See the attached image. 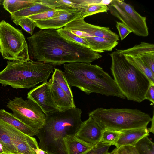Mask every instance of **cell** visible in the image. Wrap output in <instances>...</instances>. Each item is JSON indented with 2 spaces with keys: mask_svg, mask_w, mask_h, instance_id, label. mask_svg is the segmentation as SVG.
<instances>
[{
  "mask_svg": "<svg viewBox=\"0 0 154 154\" xmlns=\"http://www.w3.org/2000/svg\"><path fill=\"white\" fill-rule=\"evenodd\" d=\"M151 125L150 128H148V130H149V132L152 133L153 134L154 133V115H153L152 117V119L151 121Z\"/></svg>",
  "mask_w": 154,
  "mask_h": 154,
  "instance_id": "obj_39",
  "label": "cell"
},
{
  "mask_svg": "<svg viewBox=\"0 0 154 154\" xmlns=\"http://www.w3.org/2000/svg\"><path fill=\"white\" fill-rule=\"evenodd\" d=\"M63 140L66 154H86L95 145L82 140L75 135H66Z\"/></svg>",
  "mask_w": 154,
  "mask_h": 154,
  "instance_id": "obj_17",
  "label": "cell"
},
{
  "mask_svg": "<svg viewBox=\"0 0 154 154\" xmlns=\"http://www.w3.org/2000/svg\"><path fill=\"white\" fill-rule=\"evenodd\" d=\"M112 0H73L77 4L78 10H82L89 6L97 4L108 5Z\"/></svg>",
  "mask_w": 154,
  "mask_h": 154,
  "instance_id": "obj_33",
  "label": "cell"
},
{
  "mask_svg": "<svg viewBox=\"0 0 154 154\" xmlns=\"http://www.w3.org/2000/svg\"><path fill=\"white\" fill-rule=\"evenodd\" d=\"M121 132L103 130L100 142L110 143L112 145H114L119 138Z\"/></svg>",
  "mask_w": 154,
  "mask_h": 154,
  "instance_id": "obj_32",
  "label": "cell"
},
{
  "mask_svg": "<svg viewBox=\"0 0 154 154\" xmlns=\"http://www.w3.org/2000/svg\"><path fill=\"white\" fill-rule=\"evenodd\" d=\"M36 154H48V152L39 148L35 149Z\"/></svg>",
  "mask_w": 154,
  "mask_h": 154,
  "instance_id": "obj_40",
  "label": "cell"
},
{
  "mask_svg": "<svg viewBox=\"0 0 154 154\" xmlns=\"http://www.w3.org/2000/svg\"><path fill=\"white\" fill-rule=\"evenodd\" d=\"M67 9L55 8L36 14L31 15L27 17L34 21L42 20H47L56 17Z\"/></svg>",
  "mask_w": 154,
  "mask_h": 154,
  "instance_id": "obj_31",
  "label": "cell"
},
{
  "mask_svg": "<svg viewBox=\"0 0 154 154\" xmlns=\"http://www.w3.org/2000/svg\"><path fill=\"white\" fill-rule=\"evenodd\" d=\"M63 28L81 31L93 36L104 38L112 41L119 40L118 35L112 31L109 28L88 23L81 17L68 23Z\"/></svg>",
  "mask_w": 154,
  "mask_h": 154,
  "instance_id": "obj_11",
  "label": "cell"
},
{
  "mask_svg": "<svg viewBox=\"0 0 154 154\" xmlns=\"http://www.w3.org/2000/svg\"><path fill=\"white\" fill-rule=\"evenodd\" d=\"M53 69L52 65L43 62L8 61L6 67L0 72V83L17 89L29 88L47 81Z\"/></svg>",
  "mask_w": 154,
  "mask_h": 154,
  "instance_id": "obj_5",
  "label": "cell"
},
{
  "mask_svg": "<svg viewBox=\"0 0 154 154\" xmlns=\"http://www.w3.org/2000/svg\"><path fill=\"white\" fill-rule=\"evenodd\" d=\"M83 38L88 43L89 48L98 53L111 51L118 44V41L100 37L92 36Z\"/></svg>",
  "mask_w": 154,
  "mask_h": 154,
  "instance_id": "obj_19",
  "label": "cell"
},
{
  "mask_svg": "<svg viewBox=\"0 0 154 154\" xmlns=\"http://www.w3.org/2000/svg\"><path fill=\"white\" fill-rule=\"evenodd\" d=\"M124 154H139L135 147L130 146H124L118 148Z\"/></svg>",
  "mask_w": 154,
  "mask_h": 154,
  "instance_id": "obj_37",
  "label": "cell"
},
{
  "mask_svg": "<svg viewBox=\"0 0 154 154\" xmlns=\"http://www.w3.org/2000/svg\"><path fill=\"white\" fill-rule=\"evenodd\" d=\"M82 11L79 10L67 9L56 17L45 20L34 21L36 27L41 29H57L81 17Z\"/></svg>",
  "mask_w": 154,
  "mask_h": 154,
  "instance_id": "obj_13",
  "label": "cell"
},
{
  "mask_svg": "<svg viewBox=\"0 0 154 154\" xmlns=\"http://www.w3.org/2000/svg\"><path fill=\"white\" fill-rule=\"evenodd\" d=\"M109 154H110V153H109Z\"/></svg>",
  "mask_w": 154,
  "mask_h": 154,
  "instance_id": "obj_45",
  "label": "cell"
},
{
  "mask_svg": "<svg viewBox=\"0 0 154 154\" xmlns=\"http://www.w3.org/2000/svg\"><path fill=\"white\" fill-rule=\"evenodd\" d=\"M57 30L58 33L66 39L90 48L89 43L86 40L75 35L69 30L63 28Z\"/></svg>",
  "mask_w": 154,
  "mask_h": 154,
  "instance_id": "obj_29",
  "label": "cell"
},
{
  "mask_svg": "<svg viewBox=\"0 0 154 154\" xmlns=\"http://www.w3.org/2000/svg\"><path fill=\"white\" fill-rule=\"evenodd\" d=\"M27 99L35 103L45 114L58 111L53 102L48 82H44L30 90L27 94Z\"/></svg>",
  "mask_w": 154,
  "mask_h": 154,
  "instance_id": "obj_12",
  "label": "cell"
},
{
  "mask_svg": "<svg viewBox=\"0 0 154 154\" xmlns=\"http://www.w3.org/2000/svg\"><path fill=\"white\" fill-rule=\"evenodd\" d=\"M111 146L110 143L100 142L86 154H109L108 151Z\"/></svg>",
  "mask_w": 154,
  "mask_h": 154,
  "instance_id": "obj_34",
  "label": "cell"
},
{
  "mask_svg": "<svg viewBox=\"0 0 154 154\" xmlns=\"http://www.w3.org/2000/svg\"><path fill=\"white\" fill-rule=\"evenodd\" d=\"M124 56L130 63L144 74L152 82L154 83V73L140 57L128 55Z\"/></svg>",
  "mask_w": 154,
  "mask_h": 154,
  "instance_id": "obj_23",
  "label": "cell"
},
{
  "mask_svg": "<svg viewBox=\"0 0 154 154\" xmlns=\"http://www.w3.org/2000/svg\"><path fill=\"white\" fill-rule=\"evenodd\" d=\"M27 39L31 57L52 65L76 62L90 63L102 57L90 48L66 39L57 29H41Z\"/></svg>",
  "mask_w": 154,
  "mask_h": 154,
  "instance_id": "obj_1",
  "label": "cell"
},
{
  "mask_svg": "<svg viewBox=\"0 0 154 154\" xmlns=\"http://www.w3.org/2000/svg\"><path fill=\"white\" fill-rule=\"evenodd\" d=\"M134 147L139 154H154V143L148 136L141 139Z\"/></svg>",
  "mask_w": 154,
  "mask_h": 154,
  "instance_id": "obj_27",
  "label": "cell"
},
{
  "mask_svg": "<svg viewBox=\"0 0 154 154\" xmlns=\"http://www.w3.org/2000/svg\"><path fill=\"white\" fill-rule=\"evenodd\" d=\"M139 57L154 73V52L144 54Z\"/></svg>",
  "mask_w": 154,
  "mask_h": 154,
  "instance_id": "obj_35",
  "label": "cell"
},
{
  "mask_svg": "<svg viewBox=\"0 0 154 154\" xmlns=\"http://www.w3.org/2000/svg\"><path fill=\"white\" fill-rule=\"evenodd\" d=\"M17 26H20L25 31L32 35L33 34L34 29L36 27L35 22L27 17H20L12 20Z\"/></svg>",
  "mask_w": 154,
  "mask_h": 154,
  "instance_id": "obj_28",
  "label": "cell"
},
{
  "mask_svg": "<svg viewBox=\"0 0 154 154\" xmlns=\"http://www.w3.org/2000/svg\"><path fill=\"white\" fill-rule=\"evenodd\" d=\"M82 113L76 107L45 114V124L36 135L39 148L48 153L66 154L63 138L76 133L82 122Z\"/></svg>",
  "mask_w": 154,
  "mask_h": 154,
  "instance_id": "obj_2",
  "label": "cell"
},
{
  "mask_svg": "<svg viewBox=\"0 0 154 154\" xmlns=\"http://www.w3.org/2000/svg\"><path fill=\"white\" fill-rule=\"evenodd\" d=\"M63 67L70 87H76L87 94L94 93L126 98L114 79L97 65L76 62L65 64Z\"/></svg>",
  "mask_w": 154,
  "mask_h": 154,
  "instance_id": "obj_3",
  "label": "cell"
},
{
  "mask_svg": "<svg viewBox=\"0 0 154 154\" xmlns=\"http://www.w3.org/2000/svg\"><path fill=\"white\" fill-rule=\"evenodd\" d=\"M0 120L31 137L36 136L39 130L29 127L15 117L12 113L4 109H0Z\"/></svg>",
  "mask_w": 154,
  "mask_h": 154,
  "instance_id": "obj_18",
  "label": "cell"
},
{
  "mask_svg": "<svg viewBox=\"0 0 154 154\" xmlns=\"http://www.w3.org/2000/svg\"><path fill=\"white\" fill-rule=\"evenodd\" d=\"M53 9L40 0H37V2L32 6L11 14V18L13 20L20 17H27Z\"/></svg>",
  "mask_w": 154,
  "mask_h": 154,
  "instance_id": "obj_20",
  "label": "cell"
},
{
  "mask_svg": "<svg viewBox=\"0 0 154 154\" xmlns=\"http://www.w3.org/2000/svg\"><path fill=\"white\" fill-rule=\"evenodd\" d=\"M112 15L118 18L136 35H149L146 17L140 15L134 7L123 0H112L108 5Z\"/></svg>",
  "mask_w": 154,
  "mask_h": 154,
  "instance_id": "obj_8",
  "label": "cell"
},
{
  "mask_svg": "<svg viewBox=\"0 0 154 154\" xmlns=\"http://www.w3.org/2000/svg\"><path fill=\"white\" fill-rule=\"evenodd\" d=\"M9 154H13L10 153Z\"/></svg>",
  "mask_w": 154,
  "mask_h": 154,
  "instance_id": "obj_44",
  "label": "cell"
},
{
  "mask_svg": "<svg viewBox=\"0 0 154 154\" xmlns=\"http://www.w3.org/2000/svg\"><path fill=\"white\" fill-rule=\"evenodd\" d=\"M53 9H78L77 4L73 0H40Z\"/></svg>",
  "mask_w": 154,
  "mask_h": 154,
  "instance_id": "obj_26",
  "label": "cell"
},
{
  "mask_svg": "<svg viewBox=\"0 0 154 154\" xmlns=\"http://www.w3.org/2000/svg\"><path fill=\"white\" fill-rule=\"evenodd\" d=\"M4 152L8 153L2 145L0 143V154Z\"/></svg>",
  "mask_w": 154,
  "mask_h": 154,
  "instance_id": "obj_41",
  "label": "cell"
},
{
  "mask_svg": "<svg viewBox=\"0 0 154 154\" xmlns=\"http://www.w3.org/2000/svg\"><path fill=\"white\" fill-rule=\"evenodd\" d=\"M0 143L7 152L13 154H17L2 121L0 120Z\"/></svg>",
  "mask_w": 154,
  "mask_h": 154,
  "instance_id": "obj_25",
  "label": "cell"
},
{
  "mask_svg": "<svg viewBox=\"0 0 154 154\" xmlns=\"http://www.w3.org/2000/svg\"><path fill=\"white\" fill-rule=\"evenodd\" d=\"M0 52L5 59L21 62L31 60L21 30L4 20L0 22Z\"/></svg>",
  "mask_w": 154,
  "mask_h": 154,
  "instance_id": "obj_7",
  "label": "cell"
},
{
  "mask_svg": "<svg viewBox=\"0 0 154 154\" xmlns=\"http://www.w3.org/2000/svg\"><path fill=\"white\" fill-rule=\"evenodd\" d=\"M37 2V0H5L2 3L4 8L11 14L28 8Z\"/></svg>",
  "mask_w": 154,
  "mask_h": 154,
  "instance_id": "obj_22",
  "label": "cell"
},
{
  "mask_svg": "<svg viewBox=\"0 0 154 154\" xmlns=\"http://www.w3.org/2000/svg\"><path fill=\"white\" fill-rule=\"evenodd\" d=\"M145 99H147L154 103V83H151L146 94Z\"/></svg>",
  "mask_w": 154,
  "mask_h": 154,
  "instance_id": "obj_38",
  "label": "cell"
},
{
  "mask_svg": "<svg viewBox=\"0 0 154 154\" xmlns=\"http://www.w3.org/2000/svg\"><path fill=\"white\" fill-rule=\"evenodd\" d=\"M51 78L70 98L73 99L71 89L67 81L64 72L60 69L55 68Z\"/></svg>",
  "mask_w": 154,
  "mask_h": 154,
  "instance_id": "obj_24",
  "label": "cell"
},
{
  "mask_svg": "<svg viewBox=\"0 0 154 154\" xmlns=\"http://www.w3.org/2000/svg\"><path fill=\"white\" fill-rule=\"evenodd\" d=\"M5 106L12 111L15 117L31 128L39 130L45 124V114L31 100L15 97L12 100H9Z\"/></svg>",
  "mask_w": 154,
  "mask_h": 154,
  "instance_id": "obj_9",
  "label": "cell"
},
{
  "mask_svg": "<svg viewBox=\"0 0 154 154\" xmlns=\"http://www.w3.org/2000/svg\"><path fill=\"white\" fill-rule=\"evenodd\" d=\"M48 154H57L54 153H48Z\"/></svg>",
  "mask_w": 154,
  "mask_h": 154,
  "instance_id": "obj_43",
  "label": "cell"
},
{
  "mask_svg": "<svg viewBox=\"0 0 154 154\" xmlns=\"http://www.w3.org/2000/svg\"><path fill=\"white\" fill-rule=\"evenodd\" d=\"M121 40H122L130 33L131 30L124 23L121 22H117L116 25Z\"/></svg>",
  "mask_w": 154,
  "mask_h": 154,
  "instance_id": "obj_36",
  "label": "cell"
},
{
  "mask_svg": "<svg viewBox=\"0 0 154 154\" xmlns=\"http://www.w3.org/2000/svg\"><path fill=\"white\" fill-rule=\"evenodd\" d=\"M9 153H8V152H4L1 153L0 154H9Z\"/></svg>",
  "mask_w": 154,
  "mask_h": 154,
  "instance_id": "obj_42",
  "label": "cell"
},
{
  "mask_svg": "<svg viewBox=\"0 0 154 154\" xmlns=\"http://www.w3.org/2000/svg\"><path fill=\"white\" fill-rule=\"evenodd\" d=\"M52 97L58 110L63 111L76 107L74 100L70 98L51 78L48 82Z\"/></svg>",
  "mask_w": 154,
  "mask_h": 154,
  "instance_id": "obj_15",
  "label": "cell"
},
{
  "mask_svg": "<svg viewBox=\"0 0 154 154\" xmlns=\"http://www.w3.org/2000/svg\"><path fill=\"white\" fill-rule=\"evenodd\" d=\"M109 54L114 79L125 98L139 103L144 100L146 92L153 83L130 63L123 54L116 51Z\"/></svg>",
  "mask_w": 154,
  "mask_h": 154,
  "instance_id": "obj_4",
  "label": "cell"
},
{
  "mask_svg": "<svg viewBox=\"0 0 154 154\" xmlns=\"http://www.w3.org/2000/svg\"><path fill=\"white\" fill-rule=\"evenodd\" d=\"M2 121L17 154H36L35 149L39 148L35 138L23 133L11 125Z\"/></svg>",
  "mask_w": 154,
  "mask_h": 154,
  "instance_id": "obj_10",
  "label": "cell"
},
{
  "mask_svg": "<svg viewBox=\"0 0 154 154\" xmlns=\"http://www.w3.org/2000/svg\"><path fill=\"white\" fill-rule=\"evenodd\" d=\"M147 127L127 130L121 132L117 141L114 145L116 148L124 146L134 147L141 139L149 135Z\"/></svg>",
  "mask_w": 154,
  "mask_h": 154,
  "instance_id": "obj_16",
  "label": "cell"
},
{
  "mask_svg": "<svg viewBox=\"0 0 154 154\" xmlns=\"http://www.w3.org/2000/svg\"><path fill=\"white\" fill-rule=\"evenodd\" d=\"M109 10L107 5L97 4L89 6L82 10L81 17L83 18L93 15L95 14L103 12H107Z\"/></svg>",
  "mask_w": 154,
  "mask_h": 154,
  "instance_id": "obj_30",
  "label": "cell"
},
{
  "mask_svg": "<svg viewBox=\"0 0 154 154\" xmlns=\"http://www.w3.org/2000/svg\"><path fill=\"white\" fill-rule=\"evenodd\" d=\"M116 51L124 55L134 57H139L142 54L154 52V45L152 44L141 42L132 47L125 50H118Z\"/></svg>",
  "mask_w": 154,
  "mask_h": 154,
  "instance_id": "obj_21",
  "label": "cell"
},
{
  "mask_svg": "<svg viewBox=\"0 0 154 154\" xmlns=\"http://www.w3.org/2000/svg\"><path fill=\"white\" fill-rule=\"evenodd\" d=\"M103 129L92 118L82 122L75 135L82 140L95 145L100 142Z\"/></svg>",
  "mask_w": 154,
  "mask_h": 154,
  "instance_id": "obj_14",
  "label": "cell"
},
{
  "mask_svg": "<svg viewBox=\"0 0 154 154\" xmlns=\"http://www.w3.org/2000/svg\"><path fill=\"white\" fill-rule=\"evenodd\" d=\"M103 130L121 132L145 128L152 120L150 115L137 109L98 108L88 114Z\"/></svg>",
  "mask_w": 154,
  "mask_h": 154,
  "instance_id": "obj_6",
  "label": "cell"
}]
</instances>
